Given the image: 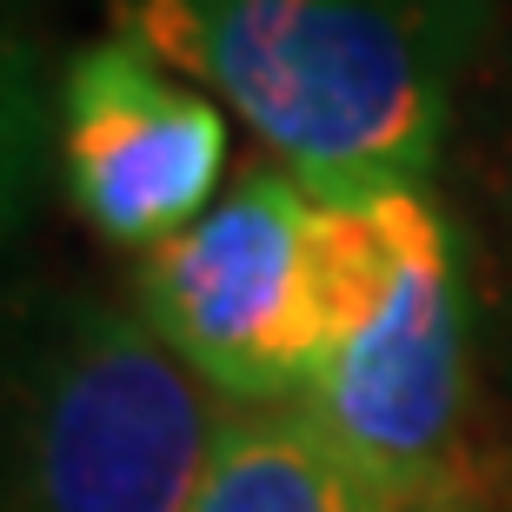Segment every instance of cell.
<instances>
[{
	"mask_svg": "<svg viewBox=\"0 0 512 512\" xmlns=\"http://www.w3.org/2000/svg\"><path fill=\"white\" fill-rule=\"evenodd\" d=\"M114 34L213 94L313 193L433 173L446 34L426 0H114Z\"/></svg>",
	"mask_w": 512,
	"mask_h": 512,
	"instance_id": "cell-1",
	"label": "cell"
},
{
	"mask_svg": "<svg viewBox=\"0 0 512 512\" xmlns=\"http://www.w3.org/2000/svg\"><path fill=\"white\" fill-rule=\"evenodd\" d=\"M227 399L140 313L80 300L27 360L7 512H193Z\"/></svg>",
	"mask_w": 512,
	"mask_h": 512,
	"instance_id": "cell-2",
	"label": "cell"
},
{
	"mask_svg": "<svg viewBox=\"0 0 512 512\" xmlns=\"http://www.w3.org/2000/svg\"><path fill=\"white\" fill-rule=\"evenodd\" d=\"M313 207L300 173L260 167L140 253L133 313L220 399H300L320 373Z\"/></svg>",
	"mask_w": 512,
	"mask_h": 512,
	"instance_id": "cell-3",
	"label": "cell"
},
{
	"mask_svg": "<svg viewBox=\"0 0 512 512\" xmlns=\"http://www.w3.org/2000/svg\"><path fill=\"white\" fill-rule=\"evenodd\" d=\"M300 406L340 439L386 512H453L486 486L466 466L473 326L439 220L373 313L306 380Z\"/></svg>",
	"mask_w": 512,
	"mask_h": 512,
	"instance_id": "cell-4",
	"label": "cell"
},
{
	"mask_svg": "<svg viewBox=\"0 0 512 512\" xmlns=\"http://www.w3.org/2000/svg\"><path fill=\"white\" fill-rule=\"evenodd\" d=\"M60 173L87 227L147 253L220 200L227 107L140 40L107 34L60 80Z\"/></svg>",
	"mask_w": 512,
	"mask_h": 512,
	"instance_id": "cell-5",
	"label": "cell"
},
{
	"mask_svg": "<svg viewBox=\"0 0 512 512\" xmlns=\"http://www.w3.org/2000/svg\"><path fill=\"white\" fill-rule=\"evenodd\" d=\"M193 512H386L300 399H227Z\"/></svg>",
	"mask_w": 512,
	"mask_h": 512,
	"instance_id": "cell-6",
	"label": "cell"
},
{
	"mask_svg": "<svg viewBox=\"0 0 512 512\" xmlns=\"http://www.w3.org/2000/svg\"><path fill=\"white\" fill-rule=\"evenodd\" d=\"M453 512H512V499L499 493V486H479V493L466 499V506H453Z\"/></svg>",
	"mask_w": 512,
	"mask_h": 512,
	"instance_id": "cell-7",
	"label": "cell"
}]
</instances>
